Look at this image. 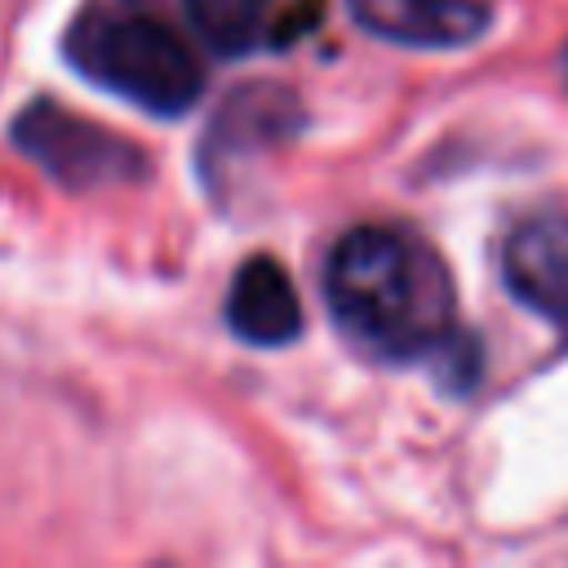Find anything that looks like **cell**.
Masks as SVG:
<instances>
[{"mask_svg": "<svg viewBox=\"0 0 568 568\" xmlns=\"http://www.w3.org/2000/svg\"><path fill=\"white\" fill-rule=\"evenodd\" d=\"M324 297L337 324L382 359H426L453 328V280L413 231L351 226L324 262Z\"/></svg>", "mask_w": 568, "mask_h": 568, "instance_id": "cell-1", "label": "cell"}, {"mask_svg": "<svg viewBox=\"0 0 568 568\" xmlns=\"http://www.w3.org/2000/svg\"><path fill=\"white\" fill-rule=\"evenodd\" d=\"M62 53L98 89L146 115H186L204 93L195 49L142 0H98L67 27Z\"/></svg>", "mask_w": 568, "mask_h": 568, "instance_id": "cell-2", "label": "cell"}, {"mask_svg": "<svg viewBox=\"0 0 568 568\" xmlns=\"http://www.w3.org/2000/svg\"><path fill=\"white\" fill-rule=\"evenodd\" d=\"M9 133H13V146L67 191L124 186V182H142L151 173V160L138 142H129V138L102 129L98 120H84L49 98H36L13 120Z\"/></svg>", "mask_w": 568, "mask_h": 568, "instance_id": "cell-3", "label": "cell"}, {"mask_svg": "<svg viewBox=\"0 0 568 568\" xmlns=\"http://www.w3.org/2000/svg\"><path fill=\"white\" fill-rule=\"evenodd\" d=\"M306 124L302 98L275 80H248L240 89H231L222 98V106L213 111L200 151H195V169L204 178V186H222L235 169H244L248 160H262L266 151L293 142Z\"/></svg>", "mask_w": 568, "mask_h": 568, "instance_id": "cell-4", "label": "cell"}, {"mask_svg": "<svg viewBox=\"0 0 568 568\" xmlns=\"http://www.w3.org/2000/svg\"><path fill=\"white\" fill-rule=\"evenodd\" d=\"M182 9L213 53L244 58L266 44L284 49L306 36L320 22L324 0H182Z\"/></svg>", "mask_w": 568, "mask_h": 568, "instance_id": "cell-5", "label": "cell"}, {"mask_svg": "<svg viewBox=\"0 0 568 568\" xmlns=\"http://www.w3.org/2000/svg\"><path fill=\"white\" fill-rule=\"evenodd\" d=\"M501 280L519 306L541 320H568V213L519 222L501 248Z\"/></svg>", "mask_w": 568, "mask_h": 568, "instance_id": "cell-6", "label": "cell"}, {"mask_svg": "<svg viewBox=\"0 0 568 568\" xmlns=\"http://www.w3.org/2000/svg\"><path fill=\"white\" fill-rule=\"evenodd\" d=\"M346 9L368 36L408 49H462L493 22L484 0H346Z\"/></svg>", "mask_w": 568, "mask_h": 568, "instance_id": "cell-7", "label": "cell"}, {"mask_svg": "<svg viewBox=\"0 0 568 568\" xmlns=\"http://www.w3.org/2000/svg\"><path fill=\"white\" fill-rule=\"evenodd\" d=\"M226 328L262 351H280L293 346L302 337V302L297 288L288 280V271L257 253L248 262H240V271L231 275V293H226Z\"/></svg>", "mask_w": 568, "mask_h": 568, "instance_id": "cell-8", "label": "cell"}, {"mask_svg": "<svg viewBox=\"0 0 568 568\" xmlns=\"http://www.w3.org/2000/svg\"><path fill=\"white\" fill-rule=\"evenodd\" d=\"M426 359H430V368H435V382H439L444 390H453V395H466V390L479 382V373H484L479 342H475L470 333H462L457 324L444 333V342H439Z\"/></svg>", "mask_w": 568, "mask_h": 568, "instance_id": "cell-9", "label": "cell"}, {"mask_svg": "<svg viewBox=\"0 0 568 568\" xmlns=\"http://www.w3.org/2000/svg\"><path fill=\"white\" fill-rule=\"evenodd\" d=\"M564 84H568V49H564Z\"/></svg>", "mask_w": 568, "mask_h": 568, "instance_id": "cell-10", "label": "cell"}]
</instances>
